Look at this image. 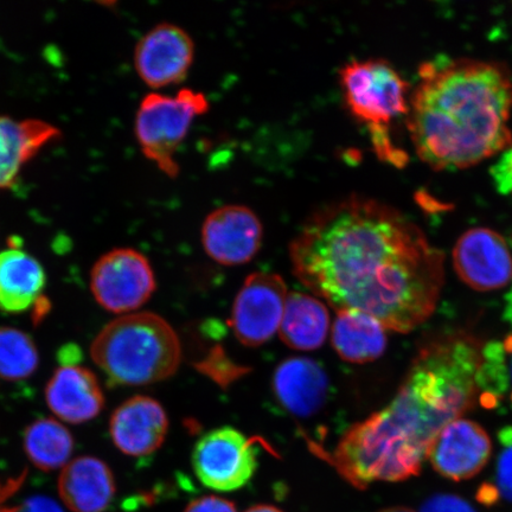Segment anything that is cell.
Returning a JSON list of instances; mask_svg holds the SVG:
<instances>
[{
	"label": "cell",
	"instance_id": "1",
	"mask_svg": "<svg viewBox=\"0 0 512 512\" xmlns=\"http://www.w3.org/2000/svg\"><path fill=\"white\" fill-rule=\"evenodd\" d=\"M290 259L300 283L332 309L362 312L400 334L433 315L444 286L443 253L400 211L370 198L313 213Z\"/></svg>",
	"mask_w": 512,
	"mask_h": 512
},
{
	"label": "cell",
	"instance_id": "2",
	"mask_svg": "<svg viewBox=\"0 0 512 512\" xmlns=\"http://www.w3.org/2000/svg\"><path fill=\"white\" fill-rule=\"evenodd\" d=\"M482 352L465 334L426 344L392 402L351 426L332 452L317 454L358 490L418 476L441 431L475 406Z\"/></svg>",
	"mask_w": 512,
	"mask_h": 512
},
{
	"label": "cell",
	"instance_id": "3",
	"mask_svg": "<svg viewBox=\"0 0 512 512\" xmlns=\"http://www.w3.org/2000/svg\"><path fill=\"white\" fill-rule=\"evenodd\" d=\"M512 76L496 62L437 57L419 68L407 127L434 170L469 168L512 145Z\"/></svg>",
	"mask_w": 512,
	"mask_h": 512
},
{
	"label": "cell",
	"instance_id": "4",
	"mask_svg": "<svg viewBox=\"0 0 512 512\" xmlns=\"http://www.w3.org/2000/svg\"><path fill=\"white\" fill-rule=\"evenodd\" d=\"M92 360L112 386H147L170 379L182 362L181 341L156 313H128L108 323L91 345Z\"/></svg>",
	"mask_w": 512,
	"mask_h": 512
},
{
	"label": "cell",
	"instance_id": "5",
	"mask_svg": "<svg viewBox=\"0 0 512 512\" xmlns=\"http://www.w3.org/2000/svg\"><path fill=\"white\" fill-rule=\"evenodd\" d=\"M339 81L345 105L352 117L367 127L377 157L402 168L407 155L394 143L392 127L407 118L408 83L392 64L380 59L345 64Z\"/></svg>",
	"mask_w": 512,
	"mask_h": 512
},
{
	"label": "cell",
	"instance_id": "6",
	"mask_svg": "<svg viewBox=\"0 0 512 512\" xmlns=\"http://www.w3.org/2000/svg\"><path fill=\"white\" fill-rule=\"evenodd\" d=\"M209 111L206 94L183 88L175 96L150 93L140 104L134 132L143 155L170 178L179 174L176 153L195 119Z\"/></svg>",
	"mask_w": 512,
	"mask_h": 512
},
{
	"label": "cell",
	"instance_id": "7",
	"mask_svg": "<svg viewBox=\"0 0 512 512\" xmlns=\"http://www.w3.org/2000/svg\"><path fill=\"white\" fill-rule=\"evenodd\" d=\"M259 437H248L234 427L223 426L203 434L192 451V469L207 488L220 492L239 490L258 469Z\"/></svg>",
	"mask_w": 512,
	"mask_h": 512
},
{
	"label": "cell",
	"instance_id": "8",
	"mask_svg": "<svg viewBox=\"0 0 512 512\" xmlns=\"http://www.w3.org/2000/svg\"><path fill=\"white\" fill-rule=\"evenodd\" d=\"M155 273L146 256L133 248H115L95 262L91 290L102 309L128 315L155 293Z\"/></svg>",
	"mask_w": 512,
	"mask_h": 512
},
{
	"label": "cell",
	"instance_id": "9",
	"mask_svg": "<svg viewBox=\"0 0 512 512\" xmlns=\"http://www.w3.org/2000/svg\"><path fill=\"white\" fill-rule=\"evenodd\" d=\"M287 287L278 274L256 272L240 288L230 317L236 338L246 347H260L279 331Z\"/></svg>",
	"mask_w": 512,
	"mask_h": 512
},
{
	"label": "cell",
	"instance_id": "10",
	"mask_svg": "<svg viewBox=\"0 0 512 512\" xmlns=\"http://www.w3.org/2000/svg\"><path fill=\"white\" fill-rule=\"evenodd\" d=\"M201 239L204 251L217 264L241 266L259 253L264 227L251 208L229 204L211 211L203 222Z\"/></svg>",
	"mask_w": 512,
	"mask_h": 512
},
{
	"label": "cell",
	"instance_id": "11",
	"mask_svg": "<svg viewBox=\"0 0 512 512\" xmlns=\"http://www.w3.org/2000/svg\"><path fill=\"white\" fill-rule=\"evenodd\" d=\"M195 43L187 31L160 23L146 32L134 50V67L145 85L159 89L181 83L194 62Z\"/></svg>",
	"mask_w": 512,
	"mask_h": 512
},
{
	"label": "cell",
	"instance_id": "12",
	"mask_svg": "<svg viewBox=\"0 0 512 512\" xmlns=\"http://www.w3.org/2000/svg\"><path fill=\"white\" fill-rule=\"evenodd\" d=\"M453 265L467 286L480 292L501 290L512 281V253L502 235L472 228L453 249Z\"/></svg>",
	"mask_w": 512,
	"mask_h": 512
},
{
	"label": "cell",
	"instance_id": "13",
	"mask_svg": "<svg viewBox=\"0 0 512 512\" xmlns=\"http://www.w3.org/2000/svg\"><path fill=\"white\" fill-rule=\"evenodd\" d=\"M491 454L492 441L488 432L463 416L441 431L428 460L439 475L460 482L477 476L489 463Z\"/></svg>",
	"mask_w": 512,
	"mask_h": 512
},
{
	"label": "cell",
	"instance_id": "14",
	"mask_svg": "<svg viewBox=\"0 0 512 512\" xmlns=\"http://www.w3.org/2000/svg\"><path fill=\"white\" fill-rule=\"evenodd\" d=\"M168 431V414L150 396L137 395L121 403L110 420L114 446L130 457L151 456L162 447Z\"/></svg>",
	"mask_w": 512,
	"mask_h": 512
},
{
	"label": "cell",
	"instance_id": "15",
	"mask_svg": "<svg viewBox=\"0 0 512 512\" xmlns=\"http://www.w3.org/2000/svg\"><path fill=\"white\" fill-rule=\"evenodd\" d=\"M46 401L57 419L79 425L101 413L105 395L93 371L76 363H66L50 377Z\"/></svg>",
	"mask_w": 512,
	"mask_h": 512
},
{
	"label": "cell",
	"instance_id": "16",
	"mask_svg": "<svg viewBox=\"0 0 512 512\" xmlns=\"http://www.w3.org/2000/svg\"><path fill=\"white\" fill-rule=\"evenodd\" d=\"M328 389V376L311 358L291 357L275 369V398L287 412L299 418L316 414L324 405Z\"/></svg>",
	"mask_w": 512,
	"mask_h": 512
},
{
	"label": "cell",
	"instance_id": "17",
	"mask_svg": "<svg viewBox=\"0 0 512 512\" xmlns=\"http://www.w3.org/2000/svg\"><path fill=\"white\" fill-rule=\"evenodd\" d=\"M59 494L73 512H104L115 496V479L110 466L96 457L70 460L59 478Z\"/></svg>",
	"mask_w": 512,
	"mask_h": 512
},
{
	"label": "cell",
	"instance_id": "18",
	"mask_svg": "<svg viewBox=\"0 0 512 512\" xmlns=\"http://www.w3.org/2000/svg\"><path fill=\"white\" fill-rule=\"evenodd\" d=\"M60 136L47 121L0 115V190L14 187L24 166Z\"/></svg>",
	"mask_w": 512,
	"mask_h": 512
},
{
	"label": "cell",
	"instance_id": "19",
	"mask_svg": "<svg viewBox=\"0 0 512 512\" xmlns=\"http://www.w3.org/2000/svg\"><path fill=\"white\" fill-rule=\"evenodd\" d=\"M47 274L41 262L18 247L0 252V312L22 313L42 299Z\"/></svg>",
	"mask_w": 512,
	"mask_h": 512
},
{
	"label": "cell",
	"instance_id": "20",
	"mask_svg": "<svg viewBox=\"0 0 512 512\" xmlns=\"http://www.w3.org/2000/svg\"><path fill=\"white\" fill-rule=\"evenodd\" d=\"M330 329V313L323 302L310 294H288L279 335L287 347L299 351L317 350Z\"/></svg>",
	"mask_w": 512,
	"mask_h": 512
},
{
	"label": "cell",
	"instance_id": "21",
	"mask_svg": "<svg viewBox=\"0 0 512 512\" xmlns=\"http://www.w3.org/2000/svg\"><path fill=\"white\" fill-rule=\"evenodd\" d=\"M387 329L362 312L341 311L332 325V345L343 361L374 362L387 347Z\"/></svg>",
	"mask_w": 512,
	"mask_h": 512
},
{
	"label": "cell",
	"instance_id": "22",
	"mask_svg": "<svg viewBox=\"0 0 512 512\" xmlns=\"http://www.w3.org/2000/svg\"><path fill=\"white\" fill-rule=\"evenodd\" d=\"M23 445L32 465L42 471H54L70 462L75 443L73 434L62 422L42 418L27 427Z\"/></svg>",
	"mask_w": 512,
	"mask_h": 512
},
{
	"label": "cell",
	"instance_id": "23",
	"mask_svg": "<svg viewBox=\"0 0 512 512\" xmlns=\"http://www.w3.org/2000/svg\"><path fill=\"white\" fill-rule=\"evenodd\" d=\"M40 364V354L32 339L24 331L2 326L0 328V379L18 382L29 379Z\"/></svg>",
	"mask_w": 512,
	"mask_h": 512
},
{
	"label": "cell",
	"instance_id": "24",
	"mask_svg": "<svg viewBox=\"0 0 512 512\" xmlns=\"http://www.w3.org/2000/svg\"><path fill=\"white\" fill-rule=\"evenodd\" d=\"M482 368L479 373L480 392L491 398L509 393L512 401V334L502 342L483 345Z\"/></svg>",
	"mask_w": 512,
	"mask_h": 512
},
{
	"label": "cell",
	"instance_id": "25",
	"mask_svg": "<svg viewBox=\"0 0 512 512\" xmlns=\"http://www.w3.org/2000/svg\"><path fill=\"white\" fill-rule=\"evenodd\" d=\"M501 440L504 448L497 463L498 492L512 502V431H504Z\"/></svg>",
	"mask_w": 512,
	"mask_h": 512
},
{
	"label": "cell",
	"instance_id": "26",
	"mask_svg": "<svg viewBox=\"0 0 512 512\" xmlns=\"http://www.w3.org/2000/svg\"><path fill=\"white\" fill-rule=\"evenodd\" d=\"M421 512H477L464 499L454 495L433 496L424 504Z\"/></svg>",
	"mask_w": 512,
	"mask_h": 512
},
{
	"label": "cell",
	"instance_id": "27",
	"mask_svg": "<svg viewBox=\"0 0 512 512\" xmlns=\"http://www.w3.org/2000/svg\"><path fill=\"white\" fill-rule=\"evenodd\" d=\"M184 512H238L233 502L222 497L204 496L192 501Z\"/></svg>",
	"mask_w": 512,
	"mask_h": 512
},
{
	"label": "cell",
	"instance_id": "28",
	"mask_svg": "<svg viewBox=\"0 0 512 512\" xmlns=\"http://www.w3.org/2000/svg\"><path fill=\"white\" fill-rule=\"evenodd\" d=\"M15 512H63L60 505L46 496H35L27 499Z\"/></svg>",
	"mask_w": 512,
	"mask_h": 512
},
{
	"label": "cell",
	"instance_id": "29",
	"mask_svg": "<svg viewBox=\"0 0 512 512\" xmlns=\"http://www.w3.org/2000/svg\"><path fill=\"white\" fill-rule=\"evenodd\" d=\"M21 484V479L17 480H9L8 483L0 484V512H15V508L5 507L4 503L6 499L10 497L12 492H14L18 485Z\"/></svg>",
	"mask_w": 512,
	"mask_h": 512
},
{
	"label": "cell",
	"instance_id": "30",
	"mask_svg": "<svg viewBox=\"0 0 512 512\" xmlns=\"http://www.w3.org/2000/svg\"><path fill=\"white\" fill-rule=\"evenodd\" d=\"M245 512H284V511H281L277 507H273V505L259 504V505H254V507L249 508Z\"/></svg>",
	"mask_w": 512,
	"mask_h": 512
},
{
	"label": "cell",
	"instance_id": "31",
	"mask_svg": "<svg viewBox=\"0 0 512 512\" xmlns=\"http://www.w3.org/2000/svg\"><path fill=\"white\" fill-rule=\"evenodd\" d=\"M504 317L512 325V288L507 297V307H505Z\"/></svg>",
	"mask_w": 512,
	"mask_h": 512
},
{
	"label": "cell",
	"instance_id": "32",
	"mask_svg": "<svg viewBox=\"0 0 512 512\" xmlns=\"http://www.w3.org/2000/svg\"><path fill=\"white\" fill-rule=\"evenodd\" d=\"M382 512H414V511L411 509H406V508H393V509L384 510Z\"/></svg>",
	"mask_w": 512,
	"mask_h": 512
}]
</instances>
